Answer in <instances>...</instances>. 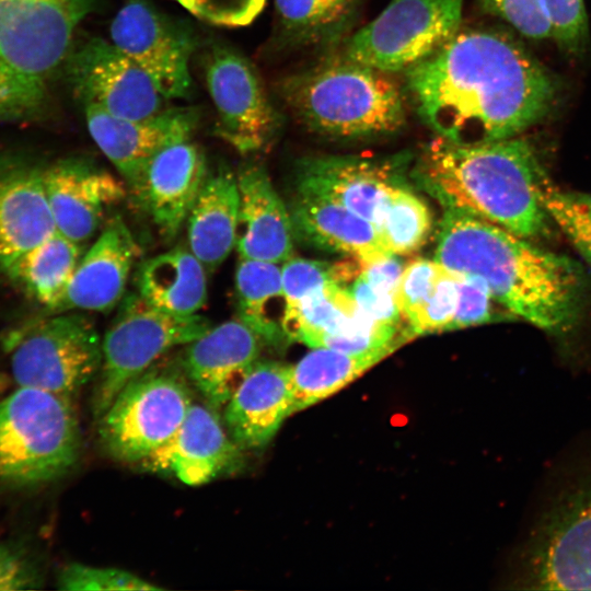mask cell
<instances>
[{
  "label": "cell",
  "mask_w": 591,
  "mask_h": 591,
  "mask_svg": "<svg viewBox=\"0 0 591 591\" xmlns=\"http://www.w3.org/2000/svg\"><path fill=\"white\" fill-rule=\"evenodd\" d=\"M405 73L421 120L438 136L476 144L520 136L555 108L554 74L510 34L459 30Z\"/></svg>",
  "instance_id": "obj_1"
},
{
  "label": "cell",
  "mask_w": 591,
  "mask_h": 591,
  "mask_svg": "<svg viewBox=\"0 0 591 591\" xmlns=\"http://www.w3.org/2000/svg\"><path fill=\"white\" fill-rule=\"evenodd\" d=\"M434 257L480 278L502 309L546 333L566 334L581 317L586 283L575 260L475 215L443 208Z\"/></svg>",
  "instance_id": "obj_2"
},
{
  "label": "cell",
  "mask_w": 591,
  "mask_h": 591,
  "mask_svg": "<svg viewBox=\"0 0 591 591\" xmlns=\"http://www.w3.org/2000/svg\"><path fill=\"white\" fill-rule=\"evenodd\" d=\"M442 206L456 208L529 241L552 235V219L537 187L547 175L535 147L520 136L462 144L437 136L414 170Z\"/></svg>",
  "instance_id": "obj_3"
},
{
  "label": "cell",
  "mask_w": 591,
  "mask_h": 591,
  "mask_svg": "<svg viewBox=\"0 0 591 591\" xmlns=\"http://www.w3.org/2000/svg\"><path fill=\"white\" fill-rule=\"evenodd\" d=\"M403 92L392 73L347 57L280 82L285 102L306 127L344 140L398 131L406 123Z\"/></svg>",
  "instance_id": "obj_4"
},
{
  "label": "cell",
  "mask_w": 591,
  "mask_h": 591,
  "mask_svg": "<svg viewBox=\"0 0 591 591\" xmlns=\"http://www.w3.org/2000/svg\"><path fill=\"white\" fill-rule=\"evenodd\" d=\"M72 398L18 386L0 401V482L36 486L67 474L79 459Z\"/></svg>",
  "instance_id": "obj_5"
},
{
  "label": "cell",
  "mask_w": 591,
  "mask_h": 591,
  "mask_svg": "<svg viewBox=\"0 0 591 591\" xmlns=\"http://www.w3.org/2000/svg\"><path fill=\"white\" fill-rule=\"evenodd\" d=\"M16 386L73 397L99 372L102 340L81 313H49L31 320L3 339Z\"/></svg>",
  "instance_id": "obj_6"
},
{
  "label": "cell",
  "mask_w": 591,
  "mask_h": 591,
  "mask_svg": "<svg viewBox=\"0 0 591 591\" xmlns=\"http://www.w3.org/2000/svg\"><path fill=\"white\" fill-rule=\"evenodd\" d=\"M192 387L182 366L153 364L132 379L97 418L104 449L140 464L179 428L194 403Z\"/></svg>",
  "instance_id": "obj_7"
},
{
  "label": "cell",
  "mask_w": 591,
  "mask_h": 591,
  "mask_svg": "<svg viewBox=\"0 0 591 591\" xmlns=\"http://www.w3.org/2000/svg\"><path fill=\"white\" fill-rule=\"evenodd\" d=\"M211 327L202 315L163 311L138 293L121 299L102 339V363L93 396L94 416L99 418L128 382L155 364L164 354L186 346Z\"/></svg>",
  "instance_id": "obj_8"
},
{
  "label": "cell",
  "mask_w": 591,
  "mask_h": 591,
  "mask_svg": "<svg viewBox=\"0 0 591 591\" xmlns=\"http://www.w3.org/2000/svg\"><path fill=\"white\" fill-rule=\"evenodd\" d=\"M464 0H391L346 43L345 57L394 73L424 60L460 30Z\"/></svg>",
  "instance_id": "obj_9"
},
{
  "label": "cell",
  "mask_w": 591,
  "mask_h": 591,
  "mask_svg": "<svg viewBox=\"0 0 591 591\" xmlns=\"http://www.w3.org/2000/svg\"><path fill=\"white\" fill-rule=\"evenodd\" d=\"M93 0H0V61L49 89Z\"/></svg>",
  "instance_id": "obj_10"
},
{
  "label": "cell",
  "mask_w": 591,
  "mask_h": 591,
  "mask_svg": "<svg viewBox=\"0 0 591 591\" xmlns=\"http://www.w3.org/2000/svg\"><path fill=\"white\" fill-rule=\"evenodd\" d=\"M521 587L591 590V482L554 505L524 554Z\"/></svg>",
  "instance_id": "obj_11"
},
{
  "label": "cell",
  "mask_w": 591,
  "mask_h": 591,
  "mask_svg": "<svg viewBox=\"0 0 591 591\" xmlns=\"http://www.w3.org/2000/svg\"><path fill=\"white\" fill-rule=\"evenodd\" d=\"M205 77L216 136L242 154L265 149L280 119L253 65L239 51L216 45L207 54Z\"/></svg>",
  "instance_id": "obj_12"
},
{
  "label": "cell",
  "mask_w": 591,
  "mask_h": 591,
  "mask_svg": "<svg viewBox=\"0 0 591 591\" xmlns=\"http://www.w3.org/2000/svg\"><path fill=\"white\" fill-rule=\"evenodd\" d=\"M63 66L68 83L83 106L131 119L163 111L166 99L152 78L112 42L91 38L71 49Z\"/></svg>",
  "instance_id": "obj_13"
},
{
  "label": "cell",
  "mask_w": 591,
  "mask_h": 591,
  "mask_svg": "<svg viewBox=\"0 0 591 591\" xmlns=\"http://www.w3.org/2000/svg\"><path fill=\"white\" fill-rule=\"evenodd\" d=\"M111 42L144 69L167 99L187 97L196 38L147 0H125L111 24Z\"/></svg>",
  "instance_id": "obj_14"
},
{
  "label": "cell",
  "mask_w": 591,
  "mask_h": 591,
  "mask_svg": "<svg viewBox=\"0 0 591 591\" xmlns=\"http://www.w3.org/2000/svg\"><path fill=\"white\" fill-rule=\"evenodd\" d=\"M407 162V154L385 159L306 158L297 167V193L340 205L375 227L387 190Z\"/></svg>",
  "instance_id": "obj_15"
},
{
  "label": "cell",
  "mask_w": 591,
  "mask_h": 591,
  "mask_svg": "<svg viewBox=\"0 0 591 591\" xmlns=\"http://www.w3.org/2000/svg\"><path fill=\"white\" fill-rule=\"evenodd\" d=\"M242 452L229 434L220 410L194 402L172 438L139 465L185 485L200 486L239 468Z\"/></svg>",
  "instance_id": "obj_16"
},
{
  "label": "cell",
  "mask_w": 591,
  "mask_h": 591,
  "mask_svg": "<svg viewBox=\"0 0 591 591\" xmlns=\"http://www.w3.org/2000/svg\"><path fill=\"white\" fill-rule=\"evenodd\" d=\"M86 127L100 150L130 187L163 149L189 140L198 123L195 108H170L139 119L114 116L83 106Z\"/></svg>",
  "instance_id": "obj_17"
},
{
  "label": "cell",
  "mask_w": 591,
  "mask_h": 591,
  "mask_svg": "<svg viewBox=\"0 0 591 591\" xmlns=\"http://www.w3.org/2000/svg\"><path fill=\"white\" fill-rule=\"evenodd\" d=\"M44 185L57 232L79 244L97 231L106 212L126 195L121 181L78 159L44 166Z\"/></svg>",
  "instance_id": "obj_18"
},
{
  "label": "cell",
  "mask_w": 591,
  "mask_h": 591,
  "mask_svg": "<svg viewBox=\"0 0 591 591\" xmlns=\"http://www.w3.org/2000/svg\"><path fill=\"white\" fill-rule=\"evenodd\" d=\"M57 232L44 185V165L0 157V271Z\"/></svg>",
  "instance_id": "obj_19"
},
{
  "label": "cell",
  "mask_w": 591,
  "mask_h": 591,
  "mask_svg": "<svg viewBox=\"0 0 591 591\" xmlns=\"http://www.w3.org/2000/svg\"><path fill=\"white\" fill-rule=\"evenodd\" d=\"M293 414L290 366L258 359L221 415L231 438L246 451L265 448Z\"/></svg>",
  "instance_id": "obj_20"
},
{
  "label": "cell",
  "mask_w": 591,
  "mask_h": 591,
  "mask_svg": "<svg viewBox=\"0 0 591 591\" xmlns=\"http://www.w3.org/2000/svg\"><path fill=\"white\" fill-rule=\"evenodd\" d=\"M262 343L242 321L230 320L187 344L181 366L205 403L222 410L259 359Z\"/></svg>",
  "instance_id": "obj_21"
},
{
  "label": "cell",
  "mask_w": 591,
  "mask_h": 591,
  "mask_svg": "<svg viewBox=\"0 0 591 591\" xmlns=\"http://www.w3.org/2000/svg\"><path fill=\"white\" fill-rule=\"evenodd\" d=\"M206 177L204 153L186 140L154 155L131 189L160 232L173 237L186 221Z\"/></svg>",
  "instance_id": "obj_22"
},
{
  "label": "cell",
  "mask_w": 591,
  "mask_h": 591,
  "mask_svg": "<svg viewBox=\"0 0 591 591\" xmlns=\"http://www.w3.org/2000/svg\"><path fill=\"white\" fill-rule=\"evenodd\" d=\"M139 251L125 221L119 216L113 217L82 255L53 313L69 310L106 312L114 309L124 297Z\"/></svg>",
  "instance_id": "obj_23"
},
{
  "label": "cell",
  "mask_w": 591,
  "mask_h": 591,
  "mask_svg": "<svg viewBox=\"0 0 591 591\" xmlns=\"http://www.w3.org/2000/svg\"><path fill=\"white\" fill-rule=\"evenodd\" d=\"M240 206L235 250L240 258L283 264L292 257L293 229L267 172L246 165L236 174Z\"/></svg>",
  "instance_id": "obj_24"
},
{
  "label": "cell",
  "mask_w": 591,
  "mask_h": 591,
  "mask_svg": "<svg viewBox=\"0 0 591 591\" xmlns=\"http://www.w3.org/2000/svg\"><path fill=\"white\" fill-rule=\"evenodd\" d=\"M289 212L293 234L312 246L361 264L394 255L382 245L370 221L340 205L297 193Z\"/></svg>",
  "instance_id": "obj_25"
},
{
  "label": "cell",
  "mask_w": 591,
  "mask_h": 591,
  "mask_svg": "<svg viewBox=\"0 0 591 591\" xmlns=\"http://www.w3.org/2000/svg\"><path fill=\"white\" fill-rule=\"evenodd\" d=\"M239 206L233 172L220 167L207 175L186 219L189 251L207 270L219 267L235 246Z\"/></svg>",
  "instance_id": "obj_26"
},
{
  "label": "cell",
  "mask_w": 591,
  "mask_h": 591,
  "mask_svg": "<svg viewBox=\"0 0 591 591\" xmlns=\"http://www.w3.org/2000/svg\"><path fill=\"white\" fill-rule=\"evenodd\" d=\"M206 270L189 250L173 248L142 263L137 274L138 294L163 311L196 314L207 299Z\"/></svg>",
  "instance_id": "obj_27"
},
{
  "label": "cell",
  "mask_w": 591,
  "mask_h": 591,
  "mask_svg": "<svg viewBox=\"0 0 591 591\" xmlns=\"http://www.w3.org/2000/svg\"><path fill=\"white\" fill-rule=\"evenodd\" d=\"M396 348L345 352L315 347L290 366L294 414L339 392Z\"/></svg>",
  "instance_id": "obj_28"
},
{
  "label": "cell",
  "mask_w": 591,
  "mask_h": 591,
  "mask_svg": "<svg viewBox=\"0 0 591 591\" xmlns=\"http://www.w3.org/2000/svg\"><path fill=\"white\" fill-rule=\"evenodd\" d=\"M82 244L56 232L15 258L4 275L53 313L82 257Z\"/></svg>",
  "instance_id": "obj_29"
},
{
  "label": "cell",
  "mask_w": 591,
  "mask_h": 591,
  "mask_svg": "<svg viewBox=\"0 0 591 591\" xmlns=\"http://www.w3.org/2000/svg\"><path fill=\"white\" fill-rule=\"evenodd\" d=\"M235 298L237 318L263 343L285 344L286 301L280 264L240 258L235 271Z\"/></svg>",
  "instance_id": "obj_30"
},
{
  "label": "cell",
  "mask_w": 591,
  "mask_h": 591,
  "mask_svg": "<svg viewBox=\"0 0 591 591\" xmlns=\"http://www.w3.org/2000/svg\"><path fill=\"white\" fill-rule=\"evenodd\" d=\"M359 0H275L280 34L291 44L336 39L350 23Z\"/></svg>",
  "instance_id": "obj_31"
},
{
  "label": "cell",
  "mask_w": 591,
  "mask_h": 591,
  "mask_svg": "<svg viewBox=\"0 0 591 591\" xmlns=\"http://www.w3.org/2000/svg\"><path fill=\"white\" fill-rule=\"evenodd\" d=\"M397 179L387 190L374 228L390 253L407 255L418 251L428 240L432 216L426 202Z\"/></svg>",
  "instance_id": "obj_32"
},
{
  "label": "cell",
  "mask_w": 591,
  "mask_h": 591,
  "mask_svg": "<svg viewBox=\"0 0 591 591\" xmlns=\"http://www.w3.org/2000/svg\"><path fill=\"white\" fill-rule=\"evenodd\" d=\"M538 197L555 223L591 268V195L558 188L546 175Z\"/></svg>",
  "instance_id": "obj_33"
},
{
  "label": "cell",
  "mask_w": 591,
  "mask_h": 591,
  "mask_svg": "<svg viewBox=\"0 0 591 591\" xmlns=\"http://www.w3.org/2000/svg\"><path fill=\"white\" fill-rule=\"evenodd\" d=\"M359 270L360 266L356 259L352 263L331 264L306 258H289L281 264L285 317L310 293L331 283L341 285L352 275H358Z\"/></svg>",
  "instance_id": "obj_34"
},
{
  "label": "cell",
  "mask_w": 591,
  "mask_h": 591,
  "mask_svg": "<svg viewBox=\"0 0 591 591\" xmlns=\"http://www.w3.org/2000/svg\"><path fill=\"white\" fill-rule=\"evenodd\" d=\"M57 587L67 591H157L164 589L128 570L79 563L68 564L60 570L57 577Z\"/></svg>",
  "instance_id": "obj_35"
},
{
  "label": "cell",
  "mask_w": 591,
  "mask_h": 591,
  "mask_svg": "<svg viewBox=\"0 0 591 591\" xmlns=\"http://www.w3.org/2000/svg\"><path fill=\"white\" fill-rule=\"evenodd\" d=\"M49 89L27 81L0 61V124L40 119L48 107Z\"/></svg>",
  "instance_id": "obj_36"
},
{
  "label": "cell",
  "mask_w": 591,
  "mask_h": 591,
  "mask_svg": "<svg viewBox=\"0 0 591 591\" xmlns=\"http://www.w3.org/2000/svg\"><path fill=\"white\" fill-rule=\"evenodd\" d=\"M460 275L442 265L431 294L422 305L406 337L449 331L459 306Z\"/></svg>",
  "instance_id": "obj_37"
},
{
  "label": "cell",
  "mask_w": 591,
  "mask_h": 591,
  "mask_svg": "<svg viewBox=\"0 0 591 591\" xmlns=\"http://www.w3.org/2000/svg\"><path fill=\"white\" fill-rule=\"evenodd\" d=\"M552 23L553 40L571 57L588 49L590 34L584 0H543Z\"/></svg>",
  "instance_id": "obj_38"
},
{
  "label": "cell",
  "mask_w": 591,
  "mask_h": 591,
  "mask_svg": "<svg viewBox=\"0 0 591 591\" xmlns=\"http://www.w3.org/2000/svg\"><path fill=\"white\" fill-rule=\"evenodd\" d=\"M479 4L486 13L503 20L528 39H553L552 23L543 0H479Z\"/></svg>",
  "instance_id": "obj_39"
},
{
  "label": "cell",
  "mask_w": 591,
  "mask_h": 591,
  "mask_svg": "<svg viewBox=\"0 0 591 591\" xmlns=\"http://www.w3.org/2000/svg\"><path fill=\"white\" fill-rule=\"evenodd\" d=\"M442 265L436 259L419 258L403 269L396 289V302L407 328L415 322L434 289Z\"/></svg>",
  "instance_id": "obj_40"
},
{
  "label": "cell",
  "mask_w": 591,
  "mask_h": 591,
  "mask_svg": "<svg viewBox=\"0 0 591 591\" xmlns=\"http://www.w3.org/2000/svg\"><path fill=\"white\" fill-rule=\"evenodd\" d=\"M197 19L218 26L251 24L263 11L266 0H174Z\"/></svg>",
  "instance_id": "obj_41"
},
{
  "label": "cell",
  "mask_w": 591,
  "mask_h": 591,
  "mask_svg": "<svg viewBox=\"0 0 591 591\" xmlns=\"http://www.w3.org/2000/svg\"><path fill=\"white\" fill-rule=\"evenodd\" d=\"M459 275V306L449 331L485 324L498 317L503 318L495 312L494 303L497 302L480 278Z\"/></svg>",
  "instance_id": "obj_42"
},
{
  "label": "cell",
  "mask_w": 591,
  "mask_h": 591,
  "mask_svg": "<svg viewBox=\"0 0 591 591\" xmlns=\"http://www.w3.org/2000/svg\"><path fill=\"white\" fill-rule=\"evenodd\" d=\"M43 582L39 568L28 556L0 544V591L39 589Z\"/></svg>",
  "instance_id": "obj_43"
},
{
  "label": "cell",
  "mask_w": 591,
  "mask_h": 591,
  "mask_svg": "<svg viewBox=\"0 0 591 591\" xmlns=\"http://www.w3.org/2000/svg\"><path fill=\"white\" fill-rule=\"evenodd\" d=\"M348 291L361 310L374 321L398 327L402 316L395 296L374 290L360 271Z\"/></svg>",
  "instance_id": "obj_44"
},
{
  "label": "cell",
  "mask_w": 591,
  "mask_h": 591,
  "mask_svg": "<svg viewBox=\"0 0 591 591\" xmlns=\"http://www.w3.org/2000/svg\"><path fill=\"white\" fill-rule=\"evenodd\" d=\"M359 264L360 274L374 290L396 297L397 285L404 268L395 255L369 264Z\"/></svg>",
  "instance_id": "obj_45"
}]
</instances>
